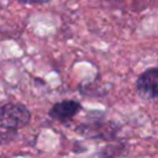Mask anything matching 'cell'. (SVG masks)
I'll list each match as a JSON object with an SVG mask.
<instances>
[{"mask_svg": "<svg viewBox=\"0 0 158 158\" xmlns=\"http://www.w3.org/2000/svg\"><path fill=\"white\" fill-rule=\"evenodd\" d=\"M31 121V112L23 104L6 102L0 106V146L12 142L17 132Z\"/></svg>", "mask_w": 158, "mask_h": 158, "instance_id": "2", "label": "cell"}, {"mask_svg": "<svg viewBox=\"0 0 158 158\" xmlns=\"http://www.w3.org/2000/svg\"><path fill=\"white\" fill-rule=\"evenodd\" d=\"M52 0H27V5H44Z\"/></svg>", "mask_w": 158, "mask_h": 158, "instance_id": "6", "label": "cell"}, {"mask_svg": "<svg viewBox=\"0 0 158 158\" xmlns=\"http://www.w3.org/2000/svg\"><path fill=\"white\" fill-rule=\"evenodd\" d=\"M75 133L89 139L114 142L121 131V125L114 120H106L102 111H88L85 120L74 127Z\"/></svg>", "mask_w": 158, "mask_h": 158, "instance_id": "1", "label": "cell"}, {"mask_svg": "<svg viewBox=\"0 0 158 158\" xmlns=\"http://www.w3.org/2000/svg\"><path fill=\"white\" fill-rule=\"evenodd\" d=\"M20 4H22V5H27V0H17Z\"/></svg>", "mask_w": 158, "mask_h": 158, "instance_id": "7", "label": "cell"}, {"mask_svg": "<svg viewBox=\"0 0 158 158\" xmlns=\"http://www.w3.org/2000/svg\"><path fill=\"white\" fill-rule=\"evenodd\" d=\"M135 86L142 99H158V64L143 70L136 79Z\"/></svg>", "mask_w": 158, "mask_h": 158, "instance_id": "3", "label": "cell"}, {"mask_svg": "<svg viewBox=\"0 0 158 158\" xmlns=\"http://www.w3.org/2000/svg\"><path fill=\"white\" fill-rule=\"evenodd\" d=\"M98 158H131L130 148L125 142H112L99 151Z\"/></svg>", "mask_w": 158, "mask_h": 158, "instance_id": "5", "label": "cell"}, {"mask_svg": "<svg viewBox=\"0 0 158 158\" xmlns=\"http://www.w3.org/2000/svg\"><path fill=\"white\" fill-rule=\"evenodd\" d=\"M81 110H83V106L79 101L73 99H65V100L54 102L51 106L48 115L51 118L58 122L67 123V122H70Z\"/></svg>", "mask_w": 158, "mask_h": 158, "instance_id": "4", "label": "cell"}]
</instances>
